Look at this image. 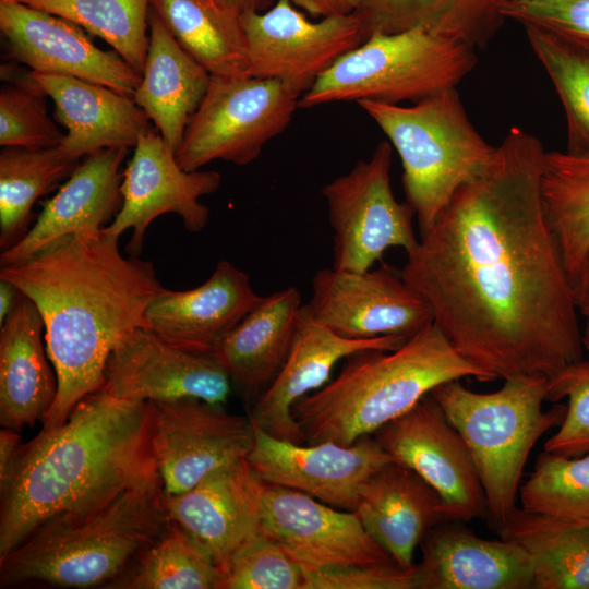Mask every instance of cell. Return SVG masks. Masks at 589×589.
Returning a JSON list of instances; mask_svg holds the SVG:
<instances>
[{
  "label": "cell",
  "instance_id": "cell-1",
  "mask_svg": "<svg viewBox=\"0 0 589 589\" xmlns=\"http://www.w3.org/2000/svg\"><path fill=\"white\" fill-rule=\"evenodd\" d=\"M544 155L537 136L513 127L400 271L484 382L550 378L582 360L573 284L543 209Z\"/></svg>",
  "mask_w": 589,
  "mask_h": 589
},
{
  "label": "cell",
  "instance_id": "cell-2",
  "mask_svg": "<svg viewBox=\"0 0 589 589\" xmlns=\"http://www.w3.org/2000/svg\"><path fill=\"white\" fill-rule=\"evenodd\" d=\"M118 241L103 232L74 235L0 269L44 320L58 394L43 429L61 425L82 398L103 387L111 351L143 327L161 288L153 263L123 256Z\"/></svg>",
  "mask_w": 589,
  "mask_h": 589
},
{
  "label": "cell",
  "instance_id": "cell-3",
  "mask_svg": "<svg viewBox=\"0 0 589 589\" xmlns=\"http://www.w3.org/2000/svg\"><path fill=\"white\" fill-rule=\"evenodd\" d=\"M158 471L151 402L86 395L59 426L22 444L0 484V558L40 524L105 503Z\"/></svg>",
  "mask_w": 589,
  "mask_h": 589
},
{
  "label": "cell",
  "instance_id": "cell-4",
  "mask_svg": "<svg viewBox=\"0 0 589 589\" xmlns=\"http://www.w3.org/2000/svg\"><path fill=\"white\" fill-rule=\"evenodd\" d=\"M170 525L156 471L105 503L40 524L0 558V586L109 588Z\"/></svg>",
  "mask_w": 589,
  "mask_h": 589
},
{
  "label": "cell",
  "instance_id": "cell-5",
  "mask_svg": "<svg viewBox=\"0 0 589 589\" xmlns=\"http://www.w3.org/2000/svg\"><path fill=\"white\" fill-rule=\"evenodd\" d=\"M483 374L432 323L394 350L368 349L345 359L335 378L292 408L305 443L350 445L411 409L436 386Z\"/></svg>",
  "mask_w": 589,
  "mask_h": 589
},
{
  "label": "cell",
  "instance_id": "cell-6",
  "mask_svg": "<svg viewBox=\"0 0 589 589\" xmlns=\"http://www.w3.org/2000/svg\"><path fill=\"white\" fill-rule=\"evenodd\" d=\"M548 380L543 375L510 377L493 393H477L453 380L430 393L470 452L496 531L517 508L531 449L564 420L566 405L542 409Z\"/></svg>",
  "mask_w": 589,
  "mask_h": 589
},
{
  "label": "cell",
  "instance_id": "cell-7",
  "mask_svg": "<svg viewBox=\"0 0 589 589\" xmlns=\"http://www.w3.org/2000/svg\"><path fill=\"white\" fill-rule=\"evenodd\" d=\"M357 104L397 151L407 202L421 232L461 185L485 170L495 154L496 147L468 119L456 87L408 107L374 100Z\"/></svg>",
  "mask_w": 589,
  "mask_h": 589
},
{
  "label": "cell",
  "instance_id": "cell-8",
  "mask_svg": "<svg viewBox=\"0 0 589 589\" xmlns=\"http://www.w3.org/2000/svg\"><path fill=\"white\" fill-rule=\"evenodd\" d=\"M477 63L470 45L423 28L374 33L340 57L299 99V108L335 101L417 103L456 85Z\"/></svg>",
  "mask_w": 589,
  "mask_h": 589
},
{
  "label": "cell",
  "instance_id": "cell-9",
  "mask_svg": "<svg viewBox=\"0 0 589 589\" xmlns=\"http://www.w3.org/2000/svg\"><path fill=\"white\" fill-rule=\"evenodd\" d=\"M300 96L273 79L211 75L176 152L179 166L200 170L213 160L244 166L286 130Z\"/></svg>",
  "mask_w": 589,
  "mask_h": 589
},
{
  "label": "cell",
  "instance_id": "cell-10",
  "mask_svg": "<svg viewBox=\"0 0 589 589\" xmlns=\"http://www.w3.org/2000/svg\"><path fill=\"white\" fill-rule=\"evenodd\" d=\"M390 166L392 145L383 141L369 159L322 188L334 232L333 268L366 271L387 249L399 247L409 253L417 245L416 213L408 202L396 200Z\"/></svg>",
  "mask_w": 589,
  "mask_h": 589
},
{
  "label": "cell",
  "instance_id": "cell-11",
  "mask_svg": "<svg viewBox=\"0 0 589 589\" xmlns=\"http://www.w3.org/2000/svg\"><path fill=\"white\" fill-rule=\"evenodd\" d=\"M249 75L281 82L300 97L345 53L364 41L357 12L312 22L288 0L240 15Z\"/></svg>",
  "mask_w": 589,
  "mask_h": 589
},
{
  "label": "cell",
  "instance_id": "cell-12",
  "mask_svg": "<svg viewBox=\"0 0 589 589\" xmlns=\"http://www.w3.org/2000/svg\"><path fill=\"white\" fill-rule=\"evenodd\" d=\"M152 445L166 495L182 493L211 473L245 459L254 441L249 417L223 405L184 398L151 402Z\"/></svg>",
  "mask_w": 589,
  "mask_h": 589
},
{
  "label": "cell",
  "instance_id": "cell-13",
  "mask_svg": "<svg viewBox=\"0 0 589 589\" xmlns=\"http://www.w3.org/2000/svg\"><path fill=\"white\" fill-rule=\"evenodd\" d=\"M373 437L395 462L412 469L438 493L444 519L468 521L488 515L470 452L431 394Z\"/></svg>",
  "mask_w": 589,
  "mask_h": 589
},
{
  "label": "cell",
  "instance_id": "cell-14",
  "mask_svg": "<svg viewBox=\"0 0 589 589\" xmlns=\"http://www.w3.org/2000/svg\"><path fill=\"white\" fill-rule=\"evenodd\" d=\"M306 305L317 322L350 339L408 340L434 322L429 303L386 264L362 272L318 269Z\"/></svg>",
  "mask_w": 589,
  "mask_h": 589
},
{
  "label": "cell",
  "instance_id": "cell-15",
  "mask_svg": "<svg viewBox=\"0 0 589 589\" xmlns=\"http://www.w3.org/2000/svg\"><path fill=\"white\" fill-rule=\"evenodd\" d=\"M220 183L217 171L183 170L160 133L148 129L122 172L121 208L101 232L119 239L124 230L132 229L127 245L132 256L141 254L147 227L163 214L179 215L188 231L199 232L209 219V209L200 197L217 191Z\"/></svg>",
  "mask_w": 589,
  "mask_h": 589
},
{
  "label": "cell",
  "instance_id": "cell-16",
  "mask_svg": "<svg viewBox=\"0 0 589 589\" xmlns=\"http://www.w3.org/2000/svg\"><path fill=\"white\" fill-rule=\"evenodd\" d=\"M254 426L247 460L259 478L304 493L338 509L353 512L361 485L394 458L373 435L350 445L293 443Z\"/></svg>",
  "mask_w": 589,
  "mask_h": 589
},
{
  "label": "cell",
  "instance_id": "cell-17",
  "mask_svg": "<svg viewBox=\"0 0 589 589\" xmlns=\"http://www.w3.org/2000/svg\"><path fill=\"white\" fill-rule=\"evenodd\" d=\"M261 530L311 570L395 562L354 512L265 483Z\"/></svg>",
  "mask_w": 589,
  "mask_h": 589
},
{
  "label": "cell",
  "instance_id": "cell-18",
  "mask_svg": "<svg viewBox=\"0 0 589 589\" xmlns=\"http://www.w3.org/2000/svg\"><path fill=\"white\" fill-rule=\"evenodd\" d=\"M232 383L214 354L196 353L137 327L111 351L101 389L125 401L192 398L224 405Z\"/></svg>",
  "mask_w": 589,
  "mask_h": 589
},
{
  "label": "cell",
  "instance_id": "cell-19",
  "mask_svg": "<svg viewBox=\"0 0 589 589\" xmlns=\"http://www.w3.org/2000/svg\"><path fill=\"white\" fill-rule=\"evenodd\" d=\"M0 31L11 57L34 72L86 80L132 98L142 81L116 51L99 49L79 25L17 0H0Z\"/></svg>",
  "mask_w": 589,
  "mask_h": 589
},
{
  "label": "cell",
  "instance_id": "cell-20",
  "mask_svg": "<svg viewBox=\"0 0 589 589\" xmlns=\"http://www.w3.org/2000/svg\"><path fill=\"white\" fill-rule=\"evenodd\" d=\"M264 485L245 458L182 493L165 494L167 516L200 543L226 575L238 550L261 532Z\"/></svg>",
  "mask_w": 589,
  "mask_h": 589
},
{
  "label": "cell",
  "instance_id": "cell-21",
  "mask_svg": "<svg viewBox=\"0 0 589 589\" xmlns=\"http://www.w3.org/2000/svg\"><path fill=\"white\" fill-rule=\"evenodd\" d=\"M262 299L244 272L221 260L196 288L175 291L161 287L144 312L143 328L182 349L214 354Z\"/></svg>",
  "mask_w": 589,
  "mask_h": 589
},
{
  "label": "cell",
  "instance_id": "cell-22",
  "mask_svg": "<svg viewBox=\"0 0 589 589\" xmlns=\"http://www.w3.org/2000/svg\"><path fill=\"white\" fill-rule=\"evenodd\" d=\"M406 341L397 336L371 339L339 336L317 322L303 304L288 358L274 382L256 398L249 418L275 437L305 443L292 416L293 405L329 382L338 361L361 350H394Z\"/></svg>",
  "mask_w": 589,
  "mask_h": 589
},
{
  "label": "cell",
  "instance_id": "cell-23",
  "mask_svg": "<svg viewBox=\"0 0 589 589\" xmlns=\"http://www.w3.org/2000/svg\"><path fill=\"white\" fill-rule=\"evenodd\" d=\"M128 148H106L84 157L47 201L35 224L12 248L1 252L0 264L11 265L74 235H98L122 205L120 167Z\"/></svg>",
  "mask_w": 589,
  "mask_h": 589
},
{
  "label": "cell",
  "instance_id": "cell-24",
  "mask_svg": "<svg viewBox=\"0 0 589 589\" xmlns=\"http://www.w3.org/2000/svg\"><path fill=\"white\" fill-rule=\"evenodd\" d=\"M420 546L418 589H533L532 560L515 541L436 525Z\"/></svg>",
  "mask_w": 589,
  "mask_h": 589
},
{
  "label": "cell",
  "instance_id": "cell-25",
  "mask_svg": "<svg viewBox=\"0 0 589 589\" xmlns=\"http://www.w3.org/2000/svg\"><path fill=\"white\" fill-rule=\"evenodd\" d=\"M33 72L55 105V118L67 129L60 151L81 160L106 148L134 147L148 116L132 97L86 80Z\"/></svg>",
  "mask_w": 589,
  "mask_h": 589
},
{
  "label": "cell",
  "instance_id": "cell-26",
  "mask_svg": "<svg viewBox=\"0 0 589 589\" xmlns=\"http://www.w3.org/2000/svg\"><path fill=\"white\" fill-rule=\"evenodd\" d=\"M44 320L21 291L0 328V424L21 432L43 422L58 394V378L47 353Z\"/></svg>",
  "mask_w": 589,
  "mask_h": 589
},
{
  "label": "cell",
  "instance_id": "cell-27",
  "mask_svg": "<svg viewBox=\"0 0 589 589\" xmlns=\"http://www.w3.org/2000/svg\"><path fill=\"white\" fill-rule=\"evenodd\" d=\"M354 514L373 539L402 568L425 534L444 519L438 493L412 469L389 462L360 488Z\"/></svg>",
  "mask_w": 589,
  "mask_h": 589
},
{
  "label": "cell",
  "instance_id": "cell-28",
  "mask_svg": "<svg viewBox=\"0 0 589 589\" xmlns=\"http://www.w3.org/2000/svg\"><path fill=\"white\" fill-rule=\"evenodd\" d=\"M302 305L294 287L263 297L215 351L232 386L245 397L257 398L280 372L293 344Z\"/></svg>",
  "mask_w": 589,
  "mask_h": 589
},
{
  "label": "cell",
  "instance_id": "cell-29",
  "mask_svg": "<svg viewBox=\"0 0 589 589\" xmlns=\"http://www.w3.org/2000/svg\"><path fill=\"white\" fill-rule=\"evenodd\" d=\"M148 25L146 61L133 99L176 154L207 91L211 74L179 45L152 10Z\"/></svg>",
  "mask_w": 589,
  "mask_h": 589
},
{
  "label": "cell",
  "instance_id": "cell-30",
  "mask_svg": "<svg viewBox=\"0 0 589 589\" xmlns=\"http://www.w3.org/2000/svg\"><path fill=\"white\" fill-rule=\"evenodd\" d=\"M512 0H362L357 11L364 40L374 33H397L423 28L464 41L474 49L484 47L505 17Z\"/></svg>",
  "mask_w": 589,
  "mask_h": 589
},
{
  "label": "cell",
  "instance_id": "cell-31",
  "mask_svg": "<svg viewBox=\"0 0 589 589\" xmlns=\"http://www.w3.org/2000/svg\"><path fill=\"white\" fill-rule=\"evenodd\" d=\"M151 10L211 75H249L240 15L206 0H151Z\"/></svg>",
  "mask_w": 589,
  "mask_h": 589
},
{
  "label": "cell",
  "instance_id": "cell-32",
  "mask_svg": "<svg viewBox=\"0 0 589 589\" xmlns=\"http://www.w3.org/2000/svg\"><path fill=\"white\" fill-rule=\"evenodd\" d=\"M497 533L530 555L533 589H589V525L517 507Z\"/></svg>",
  "mask_w": 589,
  "mask_h": 589
},
{
  "label": "cell",
  "instance_id": "cell-33",
  "mask_svg": "<svg viewBox=\"0 0 589 589\" xmlns=\"http://www.w3.org/2000/svg\"><path fill=\"white\" fill-rule=\"evenodd\" d=\"M541 196L548 225L574 286L589 253V156L545 152Z\"/></svg>",
  "mask_w": 589,
  "mask_h": 589
},
{
  "label": "cell",
  "instance_id": "cell-34",
  "mask_svg": "<svg viewBox=\"0 0 589 589\" xmlns=\"http://www.w3.org/2000/svg\"><path fill=\"white\" fill-rule=\"evenodd\" d=\"M79 164L80 160L65 156L59 146L4 147L0 152L1 252L27 233L36 200L68 179Z\"/></svg>",
  "mask_w": 589,
  "mask_h": 589
},
{
  "label": "cell",
  "instance_id": "cell-35",
  "mask_svg": "<svg viewBox=\"0 0 589 589\" xmlns=\"http://www.w3.org/2000/svg\"><path fill=\"white\" fill-rule=\"evenodd\" d=\"M528 43L561 99L566 152L589 156V41L525 25Z\"/></svg>",
  "mask_w": 589,
  "mask_h": 589
},
{
  "label": "cell",
  "instance_id": "cell-36",
  "mask_svg": "<svg viewBox=\"0 0 589 589\" xmlns=\"http://www.w3.org/2000/svg\"><path fill=\"white\" fill-rule=\"evenodd\" d=\"M63 17L100 37L142 75L149 36L151 0H17Z\"/></svg>",
  "mask_w": 589,
  "mask_h": 589
},
{
  "label": "cell",
  "instance_id": "cell-37",
  "mask_svg": "<svg viewBox=\"0 0 589 589\" xmlns=\"http://www.w3.org/2000/svg\"><path fill=\"white\" fill-rule=\"evenodd\" d=\"M170 524L168 532L109 588L223 589L224 570L200 543Z\"/></svg>",
  "mask_w": 589,
  "mask_h": 589
},
{
  "label": "cell",
  "instance_id": "cell-38",
  "mask_svg": "<svg viewBox=\"0 0 589 589\" xmlns=\"http://www.w3.org/2000/svg\"><path fill=\"white\" fill-rule=\"evenodd\" d=\"M519 498L525 510L589 525V453L567 457L544 450Z\"/></svg>",
  "mask_w": 589,
  "mask_h": 589
},
{
  "label": "cell",
  "instance_id": "cell-39",
  "mask_svg": "<svg viewBox=\"0 0 589 589\" xmlns=\"http://www.w3.org/2000/svg\"><path fill=\"white\" fill-rule=\"evenodd\" d=\"M0 145L39 149L58 146L64 134L49 117L45 93L32 70L1 65Z\"/></svg>",
  "mask_w": 589,
  "mask_h": 589
},
{
  "label": "cell",
  "instance_id": "cell-40",
  "mask_svg": "<svg viewBox=\"0 0 589 589\" xmlns=\"http://www.w3.org/2000/svg\"><path fill=\"white\" fill-rule=\"evenodd\" d=\"M223 589H304V569L261 530L233 555Z\"/></svg>",
  "mask_w": 589,
  "mask_h": 589
},
{
  "label": "cell",
  "instance_id": "cell-41",
  "mask_svg": "<svg viewBox=\"0 0 589 589\" xmlns=\"http://www.w3.org/2000/svg\"><path fill=\"white\" fill-rule=\"evenodd\" d=\"M567 398L558 431L544 443V450L567 457L589 453V361L581 360L548 380L546 401Z\"/></svg>",
  "mask_w": 589,
  "mask_h": 589
},
{
  "label": "cell",
  "instance_id": "cell-42",
  "mask_svg": "<svg viewBox=\"0 0 589 589\" xmlns=\"http://www.w3.org/2000/svg\"><path fill=\"white\" fill-rule=\"evenodd\" d=\"M505 20L589 41V0H512Z\"/></svg>",
  "mask_w": 589,
  "mask_h": 589
},
{
  "label": "cell",
  "instance_id": "cell-43",
  "mask_svg": "<svg viewBox=\"0 0 589 589\" xmlns=\"http://www.w3.org/2000/svg\"><path fill=\"white\" fill-rule=\"evenodd\" d=\"M304 589H418L416 564L396 562L311 570L304 568Z\"/></svg>",
  "mask_w": 589,
  "mask_h": 589
},
{
  "label": "cell",
  "instance_id": "cell-44",
  "mask_svg": "<svg viewBox=\"0 0 589 589\" xmlns=\"http://www.w3.org/2000/svg\"><path fill=\"white\" fill-rule=\"evenodd\" d=\"M313 17L348 15L359 10L362 0H288Z\"/></svg>",
  "mask_w": 589,
  "mask_h": 589
},
{
  "label": "cell",
  "instance_id": "cell-45",
  "mask_svg": "<svg viewBox=\"0 0 589 589\" xmlns=\"http://www.w3.org/2000/svg\"><path fill=\"white\" fill-rule=\"evenodd\" d=\"M21 445L20 432L9 428L0 430V484L9 477Z\"/></svg>",
  "mask_w": 589,
  "mask_h": 589
},
{
  "label": "cell",
  "instance_id": "cell-46",
  "mask_svg": "<svg viewBox=\"0 0 589 589\" xmlns=\"http://www.w3.org/2000/svg\"><path fill=\"white\" fill-rule=\"evenodd\" d=\"M573 289L578 312L586 318H589V253L574 283Z\"/></svg>",
  "mask_w": 589,
  "mask_h": 589
},
{
  "label": "cell",
  "instance_id": "cell-47",
  "mask_svg": "<svg viewBox=\"0 0 589 589\" xmlns=\"http://www.w3.org/2000/svg\"><path fill=\"white\" fill-rule=\"evenodd\" d=\"M21 290L12 281L0 277V326L19 301Z\"/></svg>",
  "mask_w": 589,
  "mask_h": 589
},
{
  "label": "cell",
  "instance_id": "cell-48",
  "mask_svg": "<svg viewBox=\"0 0 589 589\" xmlns=\"http://www.w3.org/2000/svg\"><path fill=\"white\" fill-rule=\"evenodd\" d=\"M218 3L238 14L241 15L242 13L249 12V11H265L267 8L272 7L271 4H274L276 0H217Z\"/></svg>",
  "mask_w": 589,
  "mask_h": 589
},
{
  "label": "cell",
  "instance_id": "cell-49",
  "mask_svg": "<svg viewBox=\"0 0 589 589\" xmlns=\"http://www.w3.org/2000/svg\"><path fill=\"white\" fill-rule=\"evenodd\" d=\"M581 340L584 349H586V351L589 353V318H586V326L581 333Z\"/></svg>",
  "mask_w": 589,
  "mask_h": 589
},
{
  "label": "cell",
  "instance_id": "cell-50",
  "mask_svg": "<svg viewBox=\"0 0 589 589\" xmlns=\"http://www.w3.org/2000/svg\"><path fill=\"white\" fill-rule=\"evenodd\" d=\"M206 1H208V2H211V3H214V4H219L217 0H206ZM219 5H220V4H219Z\"/></svg>",
  "mask_w": 589,
  "mask_h": 589
}]
</instances>
